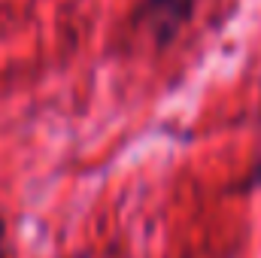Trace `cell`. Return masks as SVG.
<instances>
[{"instance_id":"obj_2","label":"cell","mask_w":261,"mask_h":258,"mask_svg":"<svg viewBox=\"0 0 261 258\" xmlns=\"http://www.w3.org/2000/svg\"><path fill=\"white\" fill-rule=\"evenodd\" d=\"M0 258H9V246H6V222L0 219Z\"/></svg>"},{"instance_id":"obj_3","label":"cell","mask_w":261,"mask_h":258,"mask_svg":"<svg viewBox=\"0 0 261 258\" xmlns=\"http://www.w3.org/2000/svg\"><path fill=\"white\" fill-rule=\"evenodd\" d=\"M255 183L261 186V161H258V170H255Z\"/></svg>"},{"instance_id":"obj_1","label":"cell","mask_w":261,"mask_h":258,"mask_svg":"<svg viewBox=\"0 0 261 258\" xmlns=\"http://www.w3.org/2000/svg\"><path fill=\"white\" fill-rule=\"evenodd\" d=\"M195 15V0H140L137 24L155 40L158 49L170 46Z\"/></svg>"}]
</instances>
